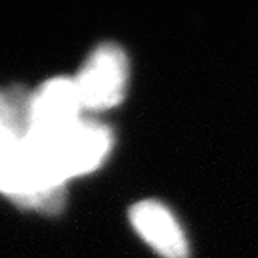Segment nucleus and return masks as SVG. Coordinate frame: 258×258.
Masks as SVG:
<instances>
[{"label":"nucleus","instance_id":"obj_1","mask_svg":"<svg viewBox=\"0 0 258 258\" xmlns=\"http://www.w3.org/2000/svg\"><path fill=\"white\" fill-rule=\"evenodd\" d=\"M27 140L63 182L96 170L113 148L109 126L83 117L54 134H29Z\"/></svg>","mask_w":258,"mask_h":258},{"label":"nucleus","instance_id":"obj_2","mask_svg":"<svg viewBox=\"0 0 258 258\" xmlns=\"http://www.w3.org/2000/svg\"><path fill=\"white\" fill-rule=\"evenodd\" d=\"M0 194L27 209L57 212L65 201V182L27 140L0 157Z\"/></svg>","mask_w":258,"mask_h":258},{"label":"nucleus","instance_id":"obj_3","mask_svg":"<svg viewBox=\"0 0 258 258\" xmlns=\"http://www.w3.org/2000/svg\"><path fill=\"white\" fill-rule=\"evenodd\" d=\"M128 75L124 50L113 42L100 44L73 79L83 109L103 111L119 105L126 94Z\"/></svg>","mask_w":258,"mask_h":258},{"label":"nucleus","instance_id":"obj_4","mask_svg":"<svg viewBox=\"0 0 258 258\" xmlns=\"http://www.w3.org/2000/svg\"><path fill=\"white\" fill-rule=\"evenodd\" d=\"M81 100L73 79L55 77L31 94V134H54L81 119Z\"/></svg>","mask_w":258,"mask_h":258},{"label":"nucleus","instance_id":"obj_5","mask_svg":"<svg viewBox=\"0 0 258 258\" xmlns=\"http://www.w3.org/2000/svg\"><path fill=\"white\" fill-rule=\"evenodd\" d=\"M130 220L144 241L165 258H187L189 247L174 214L159 201H140L130 211Z\"/></svg>","mask_w":258,"mask_h":258},{"label":"nucleus","instance_id":"obj_6","mask_svg":"<svg viewBox=\"0 0 258 258\" xmlns=\"http://www.w3.org/2000/svg\"><path fill=\"white\" fill-rule=\"evenodd\" d=\"M31 134V94L23 88L0 90V157L16 151Z\"/></svg>","mask_w":258,"mask_h":258}]
</instances>
